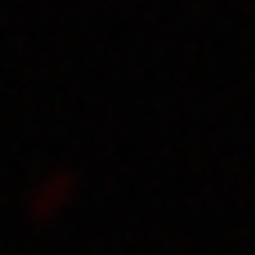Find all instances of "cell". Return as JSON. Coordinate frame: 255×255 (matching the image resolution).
<instances>
[{"mask_svg":"<svg viewBox=\"0 0 255 255\" xmlns=\"http://www.w3.org/2000/svg\"><path fill=\"white\" fill-rule=\"evenodd\" d=\"M72 197H76V175H72V170H54V175H45V179L31 188L27 215H31L36 224H54V220L72 206Z\"/></svg>","mask_w":255,"mask_h":255,"instance_id":"1","label":"cell"}]
</instances>
